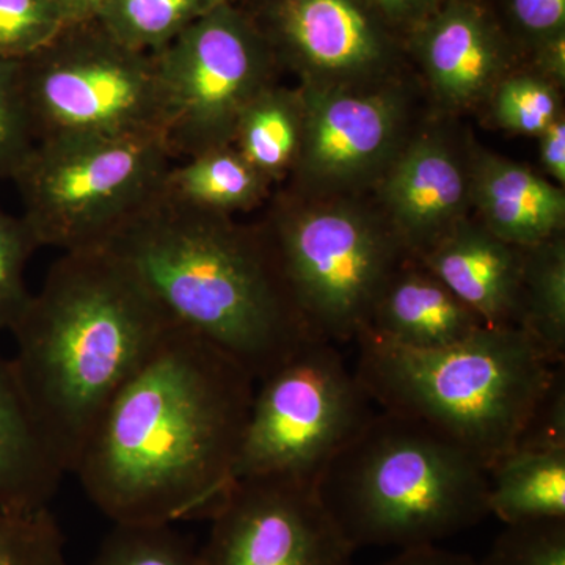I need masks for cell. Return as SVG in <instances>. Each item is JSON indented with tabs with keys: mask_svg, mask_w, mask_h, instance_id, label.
<instances>
[{
	"mask_svg": "<svg viewBox=\"0 0 565 565\" xmlns=\"http://www.w3.org/2000/svg\"><path fill=\"white\" fill-rule=\"evenodd\" d=\"M255 379L174 326L111 399L73 473L114 523L211 520L234 486Z\"/></svg>",
	"mask_w": 565,
	"mask_h": 565,
	"instance_id": "1",
	"label": "cell"
},
{
	"mask_svg": "<svg viewBox=\"0 0 565 565\" xmlns=\"http://www.w3.org/2000/svg\"><path fill=\"white\" fill-rule=\"evenodd\" d=\"M173 326L109 248L63 253L52 264L11 329V363L66 473L111 399Z\"/></svg>",
	"mask_w": 565,
	"mask_h": 565,
	"instance_id": "2",
	"label": "cell"
},
{
	"mask_svg": "<svg viewBox=\"0 0 565 565\" xmlns=\"http://www.w3.org/2000/svg\"><path fill=\"white\" fill-rule=\"evenodd\" d=\"M106 248L125 259L177 326L255 382L318 340L297 310L263 226L159 191Z\"/></svg>",
	"mask_w": 565,
	"mask_h": 565,
	"instance_id": "3",
	"label": "cell"
},
{
	"mask_svg": "<svg viewBox=\"0 0 565 565\" xmlns=\"http://www.w3.org/2000/svg\"><path fill=\"white\" fill-rule=\"evenodd\" d=\"M315 489L353 550L437 545L489 514V468L408 416L373 415L316 476Z\"/></svg>",
	"mask_w": 565,
	"mask_h": 565,
	"instance_id": "4",
	"label": "cell"
},
{
	"mask_svg": "<svg viewBox=\"0 0 565 565\" xmlns=\"http://www.w3.org/2000/svg\"><path fill=\"white\" fill-rule=\"evenodd\" d=\"M353 341V374L373 403L429 424L487 468L514 448L559 366L519 327L484 326L429 351L367 330Z\"/></svg>",
	"mask_w": 565,
	"mask_h": 565,
	"instance_id": "5",
	"label": "cell"
},
{
	"mask_svg": "<svg viewBox=\"0 0 565 565\" xmlns=\"http://www.w3.org/2000/svg\"><path fill=\"white\" fill-rule=\"evenodd\" d=\"M263 228L308 329L333 344L366 329L386 282L411 258L384 215L344 200L281 196Z\"/></svg>",
	"mask_w": 565,
	"mask_h": 565,
	"instance_id": "6",
	"label": "cell"
},
{
	"mask_svg": "<svg viewBox=\"0 0 565 565\" xmlns=\"http://www.w3.org/2000/svg\"><path fill=\"white\" fill-rule=\"evenodd\" d=\"M173 154L161 137L36 141L13 178L40 247L106 248L162 189Z\"/></svg>",
	"mask_w": 565,
	"mask_h": 565,
	"instance_id": "7",
	"label": "cell"
},
{
	"mask_svg": "<svg viewBox=\"0 0 565 565\" xmlns=\"http://www.w3.org/2000/svg\"><path fill=\"white\" fill-rule=\"evenodd\" d=\"M21 87L36 141L166 140L169 114L154 55L125 46L99 21L68 25L22 58Z\"/></svg>",
	"mask_w": 565,
	"mask_h": 565,
	"instance_id": "8",
	"label": "cell"
},
{
	"mask_svg": "<svg viewBox=\"0 0 565 565\" xmlns=\"http://www.w3.org/2000/svg\"><path fill=\"white\" fill-rule=\"evenodd\" d=\"M370 403L333 343L308 341L259 381L234 481L263 476L315 481L374 415Z\"/></svg>",
	"mask_w": 565,
	"mask_h": 565,
	"instance_id": "9",
	"label": "cell"
},
{
	"mask_svg": "<svg viewBox=\"0 0 565 565\" xmlns=\"http://www.w3.org/2000/svg\"><path fill=\"white\" fill-rule=\"evenodd\" d=\"M152 55L166 93V140L173 158L233 145L245 107L273 85L274 47L230 2Z\"/></svg>",
	"mask_w": 565,
	"mask_h": 565,
	"instance_id": "10",
	"label": "cell"
},
{
	"mask_svg": "<svg viewBox=\"0 0 565 565\" xmlns=\"http://www.w3.org/2000/svg\"><path fill=\"white\" fill-rule=\"evenodd\" d=\"M355 550L326 511L315 482L237 479L211 519L202 565H352Z\"/></svg>",
	"mask_w": 565,
	"mask_h": 565,
	"instance_id": "11",
	"label": "cell"
},
{
	"mask_svg": "<svg viewBox=\"0 0 565 565\" xmlns=\"http://www.w3.org/2000/svg\"><path fill=\"white\" fill-rule=\"evenodd\" d=\"M296 193L337 195L385 172L399 151L403 99L390 90L303 84Z\"/></svg>",
	"mask_w": 565,
	"mask_h": 565,
	"instance_id": "12",
	"label": "cell"
},
{
	"mask_svg": "<svg viewBox=\"0 0 565 565\" xmlns=\"http://www.w3.org/2000/svg\"><path fill=\"white\" fill-rule=\"evenodd\" d=\"M270 24L303 84L359 88L384 68V39L360 0H275Z\"/></svg>",
	"mask_w": 565,
	"mask_h": 565,
	"instance_id": "13",
	"label": "cell"
},
{
	"mask_svg": "<svg viewBox=\"0 0 565 565\" xmlns=\"http://www.w3.org/2000/svg\"><path fill=\"white\" fill-rule=\"evenodd\" d=\"M384 217L411 258L419 259L467 217L470 169L448 141L424 136L396 152L381 184Z\"/></svg>",
	"mask_w": 565,
	"mask_h": 565,
	"instance_id": "14",
	"label": "cell"
},
{
	"mask_svg": "<svg viewBox=\"0 0 565 565\" xmlns=\"http://www.w3.org/2000/svg\"><path fill=\"white\" fill-rule=\"evenodd\" d=\"M422 263L489 327H519L523 248L494 236L481 222L460 218Z\"/></svg>",
	"mask_w": 565,
	"mask_h": 565,
	"instance_id": "15",
	"label": "cell"
},
{
	"mask_svg": "<svg viewBox=\"0 0 565 565\" xmlns=\"http://www.w3.org/2000/svg\"><path fill=\"white\" fill-rule=\"evenodd\" d=\"M470 202L482 225L515 247L559 236L565 223L563 185L500 156L481 152L470 163Z\"/></svg>",
	"mask_w": 565,
	"mask_h": 565,
	"instance_id": "16",
	"label": "cell"
},
{
	"mask_svg": "<svg viewBox=\"0 0 565 565\" xmlns=\"http://www.w3.org/2000/svg\"><path fill=\"white\" fill-rule=\"evenodd\" d=\"M484 326L422 263L405 262L386 282L364 330L403 348L429 351L459 343Z\"/></svg>",
	"mask_w": 565,
	"mask_h": 565,
	"instance_id": "17",
	"label": "cell"
},
{
	"mask_svg": "<svg viewBox=\"0 0 565 565\" xmlns=\"http://www.w3.org/2000/svg\"><path fill=\"white\" fill-rule=\"evenodd\" d=\"M419 50L430 87L446 106H473L500 82V46L475 7L455 3L438 14L423 32Z\"/></svg>",
	"mask_w": 565,
	"mask_h": 565,
	"instance_id": "18",
	"label": "cell"
},
{
	"mask_svg": "<svg viewBox=\"0 0 565 565\" xmlns=\"http://www.w3.org/2000/svg\"><path fill=\"white\" fill-rule=\"evenodd\" d=\"M65 473L13 363L0 355V512L47 508Z\"/></svg>",
	"mask_w": 565,
	"mask_h": 565,
	"instance_id": "19",
	"label": "cell"
},
{
	"mask_svg": "<svg viewBox=\"0 0 565 565\" xmlns=\"http://www.w3.org/2000/svg\"><path fill=\"white\" fill-rule=\"evenodd\" d=\"M487 505L504 525L565 519V448L514 446L494 460Z\"/></svg>",
	"mask_w": 565,
	"mask_h": 565,
	"instance_id": "20",
	"label": "cell"
},
{
	"mask_svg": "<svg viewBox=\"0 0 565 565\" xmlns=\"http://www.w3.org/2000/svg\"><path fill=\"white\" fill-rule=\"evenodd\" d=\"M269 185L270 181L228 145L170 167L162 191L196 210L232 215L258 206L266 199Z\"/></svg>",
	"mask_w": 565,
	"mask_h": 565,
	"instance_id": "21",
	"label": "cell"
},
{
	"mask_svg": "<svg viewBox=\"0 0 565 565\" xmlns=\"http://www.w3.org/2000/svg\"><path fill=\"white\" fill-rule=\"evenodd\" d=\"M299 90L269 85L243 111L233 147L270 182L292 172L302 145Z\"/></svg>",
	"mask_w": 565,
	"mask_h": 565,
	"instance_id": "22",
	"label": "cell"
},
{
	"mask_svg": "<svg viewBox=\"0 0 565 565\" xmlns=\"http://www.w3.org/2000/svg\"><path fill=\"white\" fill-rule=\"evenodd\" d=\"M520 329L534 341L550 362L565 355V241L552 237L523 248Z\"/></svg>",
	"mask_w": 565,
	"mask_h": 565,
	"instance_id": "23",
	"label": "cell"
},
{
	"mask_svg": "<svg viewBox=\"0 0 565 565\" xmlns=\"http://www.w3.org/2000/svg\"><path fill=\"white\" fill-rule=\"evenodd\" d=\"M225 2L230 0H109L98 21L125 46L156 54Z\"/></svg>",
	"mask_w": 565,
	"mask_h": 565,
	"instance_id": "24",
	"label": "cell"
},
{
	"mask_svg": "<svg viewBox=\"0 0 565 565\" xmlns=\"http://www.w3.org/2000/svg\"><path fill=\"white\" fill-rule=\"evenodd\" d=\"M90 565H202L200 548L173 525L115 523Z\"/></svg>",
	"mask_w": 565,
	"mask_h": 565,
	"instance_id": "25",
	"label": "cell"
},
{
	"mask_svg": "<svg viewBox=\"0 0 565 565\" xmlns=\"http://www.w3.org/2000/svg\"><path fill=\"white\" fill-rule=\"evenodd\" d=\"M492 115L505 131L537 137L561 115L556 85L530 74L500 81L492 92Z\"/></svg>",
	"mask_w": 565,
	"mask_h": 565,
	"instance_id": "26",
	"label": "cell"
},
{
	"mask_svg": "<svg viewBox=\"0 0 565 565\" xmlns=\"http://www.w3.org/2000/svg\"><path fill=\"white\" fill-rule=\"evenodd\" d=\"M0 565H68L65 539L50 508L0 512Z\"/></svg>",
	"mask_w": 565,
	"mask_h": 565,
	"instance_id": "27",
	"label": "cell"
},
{
	"mask_svg": "<svg viewBox=\"0 0 565 565\" xmlns=\"http://www.w3.org/2000/svg\"><path fill=\"white\" fill-rule=\"evenodd\" d=\"M39 248L22 215L17 217L0 207V334L11 332L31 302L25 267Z\"/></svg>",
	"mask_w": 565,
	"mask_h": 565,
	"instance_id": "28",
	"label": "cell"
},
{
	"mask_svg": "<svg viewBox=\"0 0 565 565\" xmlns=\"http://www.w3.org/2000/svg\"><path fill=\"white\" fill-rule=\"evenodd\" d=\"M66 28L52 0H0V61H22Z\"/></svg>",
	"mask_w": 565,
	"mask_h": 565,
	"instance_id": "29",
	"label": "cell"
},
{
	"mask_svg": "<svg viewBox=\"0 0 565 565\" xmlns=\"http://www.w3.org/2000/svg\"><path fill=\"white\" fill-rule=\"evenodd\" d=\"M35 145L21 87V61H0V181H13Z\"/></svg>",
	"mask_w": 565,
	"mask_h": 565,
	"instance_id": "30",
	"label": "cell"
},
{
	"mask_svg": "<svg viewBox=\"0 0 565 565\" xmlns=\"http://www.w3.org/2000/svg\"><path fill=\"white\" fill-rule=\"evenodd\" d=\"M479 565H565V519L505 525Z\"/></svg>",
	"mask_w": 565,
	"mask_h": 565,
	"instance_id": "31",
	"label": "cell"
},
{
	"mask_svg": "<svg viewBox=\"0 0 565 565\" xmlns=\"http://www.w3.org/2000/svg\"><path fill=\"white\" fill-rule=\"evenodd\" d=\"M515 446L565 448V385L563 366H557L552 384L539 401Z\"/></svg>",
	"mask_w": 565,
	"mask_h": 565,
	"instance_id": "32",
	"label": "cell"
},
{
	"mask_svg": "<svg viewBox=\"0 0 565 565\" xmlns=\"http://www.w3.org/2000/svg\"><path fill=\"white\" fill-rule=\"evenodd\" d=\"M511 11L516 24L541 41L564 32L565 0H511Z\"/></svg>",
	"mask_w": 565,
	"mask_h": 565,
	"instance_id": "33",
	"label": "cell"
},
{
	"mask_svg": "<svg viewBox=\"0 0 565 565\" xmlns=\"http://www.w3.org/2000/svg\"><path fill=\"white\" fill-rule=\"evenodd\" d=\"M539 154L546 173L557 185L565 182V121L563 115L539 134Z\"/></svg>",
	"mask_w": 565,
	"mask_h": 565,
	"instance_id": "34",
	"label": "cell"
},
{
	"mask_svg": "<svg viewBox=\"0 0 565 565\" xmlns=\"http://www.w3.org/2000/svg\"><path fill=\"white\" fill-rule=\"evenodd\" d=\"M381 565H479V563L465 553L451 552L438 545H423L401 550L399 555Z\"/></svg>",
	"mask_w": 565,
	"mask_h": 565,
	"instance_id": "35",
	"label": "cell"
},
{
	"mask_svg": "<svg viewBox=\"0 0 565 565\" xmlns=\"http://www.w3.org/2000/svg\"><path fill=\"white\" fill-rule=\"evenodd\" d=\"M539 68L542 77L552 82L556 87H563L565 82V36L564 32L542 41L539 51Z\"/></svg>",
	"mask_w": 565,
	"mask_h": 565,
	"instance_id": "36",
	"label": "cell"
},
{
	"mask_svg": "<svg viewBox=\"0 0 565 565\" xmlns=\"http://www.w3.org/2000/svg\"><path fill=\"white\" fill-rule=\"evenodd\" d=\"M52 3L61 11L63 21L68 28V25L98 21L109 0H52Z\"/></svg>",
	"mask_w": 565,
	"mask_h": 565,
	"instance_id": "37",
	"label": "cell"
},
{
	"mask_svg": "<svg viewBox=\"0 0 565 565\" xmlns=\"http://www.w3.org/2000/svg\"><path fill=\"white\" fill-rule=\"evenodd\" d=\"M393 20H408L424 9L427 0H374Z\"/></svg>",
	"mask_w": 565,
	"mask_h": 565,
	"instance_id": "38",
	"label": "cell"
}]
</instances>
